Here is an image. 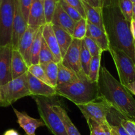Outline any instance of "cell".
<instances>
[{"instance_id":"1","label":"cell","mask_w":135,"mask_h":135,"mask_svg":"<svg viewBox=\"0 0 135 135\" xmlns=\"http://www.w3.org/2000/svg\"><path fill=\"white\" fill-rule=\"evenodd\" d=\"M97 88L98 99L106 101L125 119H134L135 99L132 93L113 76L105 66H101Z\"/></svg>"},{"instance_id":"2","label":"cell","mask_w":135,"mask_h":135,"mask_svg":"<svg viewBox=\"0 0 135 135\" xmlns=\"http://www.w3.org/2000/svg\"><path fill=\"white\" fill-rule=\"evenodd\" d=\"M103 25L109 45L125 52L134 61V45L131 35L130 22L122 14L118 0L102 8Z\"/></svg>"},{"instance_id":"3","label":"cell","mask_w":135,"mask_h":135,"mask_svg":"<svg viewBox=\"0 0 135 135\" xmlns=\"http://www.w3.org/2000/svg\"><path fill=\"white\" fill-rule=\"evenodd\" d=\"M56 90V95L67 98L76 105L99 99L97 83L91 82L88 78L79 79L70 84L57 85Z\"/></svg>"},{"instance_id":"4","label":"cell","mask_w":135,"mask_h":135,"mask_svg":"<svg viewBox=\"0 0 135 135\" xmlns=\"http://www.w3.org/2000/svg\"><path fill=\"white\" fill-rule=\"evenodd\" d=\"M27 72L0 86V106L8 107L19 99L31 95L28 89Z\"/></svg>"},{"instance_id":"5","label":"cell","mask_w":135,"mask_h":135,"mask_svg":"<svg viewBox=\"0 0 135 135\" xmlns=\"http://www.w3.org/2000/svg\"><path fill=\"white\" fill-rule=\"evenodd\" d=\"M46 98L42 96L34 97L42 121L54 135H68L63 122Z\"/></svg>"},{"instance_id":"6","label":"cell","mask_w":135,"mask_h":135,"mask_svg":"<svg viewBox=\"0 0 135 135\" xmlns=\"http://www.w3.org/2000/svg\"><path fill=\"white\" fill-rule=\"evenodd\" d=\"M109 52L112 56L120 82L124 86L135 80V63L125 52L109 45Z\"/></svg>"},{"instance_id":"7","label":"cell","mask_w":135,"mask_h":135,"mask_svg":"<svg viewBox=\"0 0 135 135\" xmlns=\"http://www.w3.org/2000/svg\"><path fill=\"white\" fill-rule=\"evenodd\" d=\"M15 0H2L0 5V46L11 45Z\"/></svg>"},{"instance_id":"8","label":"cell","mask_w":135,"mask_h":135,"mask_svg":"<svg viewBox=\"0 0 135 135\" xmlns=\"http://www.w3.org/2000/svg\"><path fill=\"white\" fill-rule=\"evenodd\" d=\"M77 107L80 109L86 120L90 119L102 124L109 123L107 117L113 109L109 104L103 100L98 102L92 101L85 104L77 105Z\"/></svg>"},{"instance_id":"9","label":"cell","mask_w":135,"mask_h":135,"mask_svg":"<svg viewBox=\"0 0 135 135\" xmlns=\"http://www.w3.org/2000/svg\"><path fill=\"white\" fill-rule=\"evenodd\" d=\"M81 41L82 40L73 38L70 46L68 49L64 56L62 58V63L64 66L74 72L79 78L85 79L88 78L84 74L80 62Z\"/></svg>"},{"instance_id":"10","label":"cell","mask_w":135,"mask_h":135,"mask_svg":"<svg viewBox=\"0 0 135 135\" xmlns=\"http://www.w3.org/2000/svg\"><path fill=\"white\" fill-rule=\"evenodd\" d=\"M28 23L23 17L20 7L19 0H15V13L12 28L11 46L13 49L17 50L21 38L27 30Z\"/></svg>"},{"instance_id":"11","label":"cell","mask_w":135,"mask_h":135,"mask_svg":"<svg viewBox=\"0 0 135 135\" xmlns=\"http://www.w3.org/2000/svg\"><path fill=\"white\" fill-rule=\"evenodd\" d=\"M41 27L38 26L28 25L27 30L19 41L18 45V51L21 53L27 63V66L29 67L31 65V48L35 36Z\"/></svg>"},{"instance_id":"12","label":"cell","mask_w":135,"mask_h":135,"mask_svg":"<svg viewBox=\"0 0 135 135\" xmlns=\"http://www.w3.org/2000/svg\"><path fill=\"white\" fill-rule=\"evenodd\" d=\"M12 49L11 45L0 46V86L13 80L11 74Z\"/></svg>"},{"instance_id":"13","label":"cell","mask_w":135,"mask_h":135,"mask_svg":"<svg viewBox=\"0 0 135 135\" xmlns=\"http://www.w3.org/2000/svg\"><path fill=\"white\" fill-rule=\"evenodd\" d=\"M28 89L31 95L50 97L56 95V88L46 84L41 80L27 72Z\"/></svg>"},{"instance_id":"14","label":"cell","mask_w":135,"mask_h":135,"mask_svg":"<svg viewBox=\"0 0 135 135\" xmlns=\"http://www.w3.org/2000/svg\"><path fill=\"white\" fill-rule=\"evenodd\" d=\"M13 111L17 118V123L28 135L35 134V131L38 127L45 126V123L41 119H34L30 117L27 113L20 112L13 108Z\"/></svg>"},{"instance_id":"15","label":"cell","mask_w":135,"mask_h":135,"mask_svg":"<svg viewBox=\"0 0 135 135\" xmlns=\"http://www.w3.org/2000/svg\"><path fill=\"white\" fill-rule=\"evenodd\" d=\"M51 23L52 25L63 28L72 35L76 22L74 21L73 19L65 12L58 3L54 11Z\"/></svg>"},{"instance_id":"16","label":"cell","mask_w":135,"mask_h":135,"mask_svg":"<svg viewBox=\"0 0 135 135\" xmlns=\"http://www.w3.org/2000/svg\"><path fill=\"white\" fill-rule=\"evenodd\" d=\"M86 37H89L95 41L103 50V52L109 51V42L105 30L92 24L87 21Z\"/></svg>"},{"instance_id":"17","label":"cell","mask_w":135,"mask_h":135,"mask_svg":"<svg viewBox=\"0 0 135 135\" xmlns=\"http://www.w3.org/2000/svg\"><path fill=\"white\" fill-rule=\"evenodd\" d=\"M42 37L46 42V45L54 54L57 63L62 62V55L60 49L57 41L56 37L54 34L52 23H46L42 28Z\"/></svg>"},{"instance_id":"18","label":"cell","mask_w":135,"mask_h":135,"mask_svg":"<svg viewBox=\"0 0 135 135\" xmlns=\"http://www.w3.org/2000/svg\"><path fill=\"white\" fill-rule=\"evenodd\" d=\"M28 25L41 27L46 24L43 3L41 0H32L28 18Z\"/></svg>"},{"instance_id":"19","label":"cell","mask_w":135,"mask_h":135,"mask_svg":"<svg viewBox=\"0 0 135 135\" xmlns=\"http://www.w3.org/2000/svg\"><path fill=\"white\" fill-rule=\"evenodd\" d=\"M28 66L25 61L23 56L16 49H12L11 53V74L12 79L17 78L27 73Z\"/></svg>"},{"instance_id":"20","label":"cell","mask_w":135,"mask_h":135,"mask_svg":"<svg viewBox=\"0 0 135 135\" xmlns=\"http://www.w3.org/2000/svg\"><path fill=\"white\" fill-rule=\"evenodd\" d=\"M83 7L85 11V17L88 21L92 24L97 26L99 28L105 30L103 25V15H102V9L96 8L82 1Z\"/></svg>"},{"instance_id":"21","label":"cell","mask_w":135,"mask_h":135,"mask_svg":"<svg viewBox=\"0 0 135 135\" xmlns=\"http://www.w3.org/2000/svg\"><path fill=\"white\" fill-rule=\"evenodd\" d=\"M52 28L60 49L62 58H63L73 41V37L67 31L58 26L52 25Z\"/></svg>"},{"instance_id":"22","label":"cell","mask_w":135,"mask_h":135,"mask_svg":"<svg viewBox=\"0 0 135 135\" xmlns=\"http://www.w3.org/2000/svg\"><path fill=\"white\" fill-rule=\"evenodd\" d=\"M52 107L53 110L58 114V116L60 117L61 120L63 122L68 135H81L78 130L75 127L71 119H70L66 111L62 106L59 105L52 104Z\"/></svg>"},{"instance_id":"23","label":"cell","mask_w":135,"mask_h":135,"mask_svg":"<svg viewBox=\"0 0 135 135\" xmlns=\"http://www.w3.org/2000/svg\"><path fill=\"white\" fill-rule=\"evenodd\" d=\"M58 80H57V85L62 84H70L78 80L79 77L74 72L68 68L66 67L62 64V62L58 63Z\"/></svg>"},{"instance_id":"24","label":"cell","mask_w":135,"mask_h":135,"mask_svg":"<svg viewBox=\"0 0 135 135\" xmlns=\"http://www.w3.org/2000/svg\"><path fill=\"white\" fill-rule=\"evenodd\" d=\"M42 28L43 26H41L38 29L35 38L34 39L31 48V64H39V54L42 46V42L43 37H42Z\"/></svg>"},{"instance_id":"25","label":"cell","mask_w":135,"mask_h":135,"mask_svg":"<svg viewBox=\"0 0 135 135\" xmlns=\"http://www.w3.org/2000/svg\"><path fill=\"white\" fill-rule=\"evenodd\" d=\"M91 135H111V126L109 123L102 124L92 119H87Z\"/></svg>"},{"instance_id":"26","label":"cell","mask_w":135,"mask_h":135,"mask_svg":"<svg viewBox=\"0 0 135 135\" xmlns=\"http://www.w3.org/2000/svg\"><path fill=\"white\" fill-rule=\"evenodd\" d=\"M102 54L93 56L89 66L88 80L91 82L97 83L100 68H101V59Z\"/></svg>"},{"instance_id":"27","label":"cell","mask_w":135,"mask_h":135,"mask_svg":"<svg viewBox=\"0 0 135 135\" xmlns=\"http://www.w3.org/2000/svg\"><path fill=\"white\" fill-rule=\"evenodd\" d=\"M42 66L45 70V74H46L51 85L56 88L57 86V80H58V63L55 62H50L46 64L45 66Z\"/></svg>"},{"instance_id":"28","label":"cell","mask_w":135,"mask_h":135,"mask_svg":"<svg viewBox=\"0 0 135 135\" xmlns=\"http://www.w3.org/2000/svg\"><path fill=\"white\" fill-rule=\"evenodd\" d=\"M92 56L90 54L89 52L87 49L84 40L81 41V52H80V62L82 70L84 71L85 76L88 78L89 71V66H90L91 60Z\"/></svg>"},{"instance_id":"29","label":"cell","mask_w":135,"mask_h":135,"mask_svg":"<svg viewBox=\"0 0 135 135\" xmlns=\"http://www.w3.org/2000/svg\"><path fill=\"white\" fill-rule=\"evenodd\" d=\"M50 62H55L57 63L54 54L52 52V51L49 49V47L46 45V42L43 38L39 54V64L45 66L46 64Z\"/></svg>"},{"instance_id":"30","label":"cell","mask_w":135,"mask_h":135,"mask_svg":"<svg viewBox=\"0 0 135 135\" xmlns=\"http://www.w3.org/2000/svg\"><path fill=\"white\" fill-rule=\"evenodd\" d=\"M87 19L82 18L76 22L74 28L72 37L75 39L83 40L86 37Z\"/></svg>"},{"instance_id":"31","label":"cell","mask_w":135,"mask_h":135,"mask_svg":"<svg viewBox=\"0 0 135 135\" xmlns=\"http://www.w3.org/2000/svg\"><path fill=\"white\" fill-rule=\"evenodd\" d=\"M28 72H30L32 76L38 78V80L46 83V84L52 85L50 82L49 81V79H48L47 76H46V74H45L43 67L39 64H31L28 67Z\"/></svg>"},{"instance_id":"32","label":"cell","mask_w":135,"mask_h":135,"mask_svg":"<svg viewBox=\"0 0 135 135\" xmlns=\"http://www.w3.org/2000/svg\"><path fill=\"white\" fill-rule=\"evenodd\" d=\"M118 5L123 16L131 23L132 20L133 3L130 0H118Z\"/></svg>"},{"instance_id":"33","label":"cell","mask_w":135,"mask_h":135,"mask_svg":"<svg viewBox=\"0 0 135 135\" xmlns=\"http://www.w3.org/2000/svg\"><path fill=\"white\" fill-rule=\"evenodd\" d=\"M59 0H44L43 6L45 10V19L46 23H51L54 11Z\"/></svg>"},{"instance_id":"34","label":"cell","mask_w":135,"mask_h":135,"mask_svg":"<svg viewBox=\"0 0 135 135\" xmlns=\"http://www.w3.org/2000/svg\"><path fill=\"white\" fill-rule=\"evenodd\" d=\"M58 3L60 5L61 7H62V9L64 10L65 12L69 15L73 19L74 21H75L76 23L83 18L82 16L80 15V13L78 12V11H77L74 7L70 6V5L68 4V3H66V2L62 1V0H59Z\"/></svg>"},{"instance_id":"35","label":"cell","mask_w":135,"mask_h":135,"mask_svg":"<svg viewBox=\"0 0 135 135\" xmlns=\"http://www.w3.org/2000/svg\"><path fill=\"white\" fill-rule=\"evenodd\" d=\"M83 40H84V42L85 43L87 49L89 52L92 57L102 54L103 52V50H101V49L98 46V45L91 38L85 37Z\"/></svg>"},{"instance_id":"36","label":"cell","mask_w":135,"mask_h":135,"mask_svg":"<svg viewBox=\"0 0 135 135\" xmlns=\"http://www.w3.org/2000/svg\"><path fill=\"white\" fill-rule=\"evenodd\" d=\"M120 124L130 135H135V122L122 117Z\"/></svg>"},{"instance_id":"37","label":"cell","mask_w":135,"mask_h":135,"mask_svg":"<svg viewBox=\"0 0 135 135\" xmlns=\"http://www.w3.org/2000/svg\"><path fill=\"white\" fill-rule=\"evenodd\" d=\"M19 3H20L21 10L23 17L27 22L30 9H31V6H32V0H19Z\"/></svg>"},{"instance_id":"38","label":"cell","mask_w":135,"mask_h":135,"mask_svg":"<svg viewBox=\"0 0 135 135\" xmlns=\"http://www.w3.org/2000/svg\"><path fill=\"white\" fill-rule=\"evenodd\" d=\"M66 3L70 5L72 7H74L78 12L80 13V15L82 16L84 19H86L85 17V11H84V7L82 4V0H62Z\"/></svg>"},{"instance_id":"39","label":"cell","mask_w":135,"mask_h":135,"mask_svg":"<svg viewBox=\"0 0 135 135\" xmlns=\"http://www.w3.org/2000/svg\"><path fill=\"white\" fill-rule=\"evenodd\" d=\"M111 126L112 127V128H113L119 135H130L125 131V129L120 125V123H117L115 124H111Z\"/></svg>"},{"instance_id":"40","label":"cell","mask_w":135,"mask_h":135,"mask_svg":"<svg viewBox=\"0 0 135 135\" xmlns=\"http://www.w3.org/2000/svg\"><path fill=\"white\" fill-rule=\"evenodd\" d=\"M82 1L86 2L87 3L91 6L92 7H96V8H101L99 0H82Z\"/></svg>"},{"instance_id":"41","label":"cell","mask_w":135,"mask_h":135,"mask_svg":"<svg viewBox=\"0 0 135 135\" xmlns=\"http://www.w3.org/2000/svg\"><path fill=\"white\" fill-rule=\"evenodd\" d=\"M116 0H99V2L100 5H101V8L103 7H106V6H110L111 4H112L114 2H115Z\"/></svg>"},{"instance_id":"42","label":"cell","mask_w":135,"mask_h":135,"mask_svg":"<svg viewBox=\"0 0 135 135\" xmlns=\"http://www.w3.org/2000/svg\"><path fill=\"white\" fill-rule=\"evenodd\" d=\"M130 28H131V35L132 36L134 41H135V21L132 19L130 23Z\"/></svg>"},{"instance_id":"43","label":"cell","mask_w":135,"mask_h":135,"mask_svg":"<svg viewBox=\"0 0 135 135\" xmlns=\"http://www.w3.org/2000/svg\"><path fill=\"white\" fill-rule=\"evenodd\" d=\"M126 88L128 89V91H129L132 94L134 95H135V80L134 81H132V82H131V84H128V85H127Z\"/></svg>"},{"instance_id":"44","label":"cell","mask_w":135,"mask_h":135,"mask_svg":"<svg viewBox=\"0 0 135 135\" xmlns=\"http://www.w3.org/2000/svg\"><path fill=\"white\" fill-rule=\"evenodd\" d=\"M3 135H20L19 132L15 129H9L7 130L6 132L3 133Z\"/></svg>"},{"instance_id":"45","label":"cell","mask_w":135,"mask_h":135,"mask_svg":"<svg viewBox=\"0 0 135 135\" xmlns=\"http://www.w3.org/2000/svg\"><path fill=\"white\" fill-rule=\"evenodd\" d=\"M135 19V3H133V9H132V19Z\"/></svg>"},{"instance_id":"46","label":"cell","mask_w":135,"mask_h":135,"mask_svg":"<svg viewBox=\"0 0 135 135\" xmlns=\"http://www.w3.org/2000/svg\"><path fill=\"white\" fill-rule=\"evenodd\" d=\"M111 135H119L117 133L116 131H115L113 128H112V127H111Z\"/></svg>"},{"instance_id":"47","label":"cell","mask_w":135,"mask_h":135,"mask_svg":"<svg viewBox=\"0 0 135 135\" xmlns=\"http://www.w3.org/2000/svg\"><path fill=\"white\" fill-rule=\"evenodd\" d=\"M134 63H135V41H134Z\"/></svg>"},{"instance_id":"48","label":"cell","mask_w":135,"mask_h":135,"mask_svg":"<svg viewBox=\"0 0 135 135\" xmlns=\"http://www.w3.org/2000/svg\"><path fill=\"white\" fill-rule=\"evenodd\" d=\"M130 1H131L133 3H135V0H130Z\"/></svg>"},{"instance_id":"49","label":"cell","mask_w":135,"mask_h":135,"mask_svg":"<svg viewBox=\"0 0 135 135\" xmlns=\"http://www.w3.org/2000/svg\"><path fill=\"white\" fill-rule=\"evenodd\" d=\"M43 1H44V0H41V2H42V3H43Z\"/></svg>"},{"instance_id":"50","label":"cell","mask_w":135,"mask_h":135,"mask_svg":"<svg viewBox=\"0 0 135 135\" xmlns=\"http://www.w3.org/2000/svg\"><path fill=\"white\" fill-rule=\"evenodd\" d=\"M2 0H0V5H1V3H2Z\"/></svg>"},{"instance_id":"51","label":"cell","mask_w":135,"mask_h":135,"mask_svg":"<svg viewBox=\"0 0 135 135\" xmlns=\"http://www.w3.org/2000/svg\"><path fill=\"white\" fill-rule=\"evenodd\" d=\"M133 120V121H134V122H135V118H134V119L133 120Z\"/></svg>"},{"instance_id":"52","label":"cell","mask_w":135,"mask_h":135,"mask_svg":"<svg viewBox=\"0 0 135 135\" xmlns=\"http://www.w3.org/2000/svg\"><path fill=\"white\" fill-rule=\"evenodd\" d=\"M25 135H28V134H25ZM32 135H35V134H32Z\"/></svg>"},{"instance_id":"53","label":"cell","mask_w":135,"mask_h":135,"mask_svg":"<svg viewBox=\"0 0 135 135\" xmlns=\"http://www.w3.org/2000/svg\"><path fill=\"white\" fill-rule=\"evenodd\" d=\"M0 103H1V98H0Z\"/></svg>"},{"instance_id":"54","label":"cell","mask_w":135,"mask_h":135,"mask_svg":"<svg viewBox=\"0 0 135 135\" xmlns=\"http://www.w3.org/2000/svg\"><path fill=\"white\" fill-rule=\"evenodd\" d=\"M133 20H134V21H135V19H133Z\"/></svg>"},{"instance_id":"55","label":"cell","mask_w":135,"mask_h":135,"mask_svg":"<svg viewBox=\"0 0 135 135\" xmlns=\"http://www.w3.org/2000/svg\"><path fill=\"white\" fill-rule=\"evenodd\" d=\"M90 135H91V134H90Z\"/></svg>"}]
</instances>
